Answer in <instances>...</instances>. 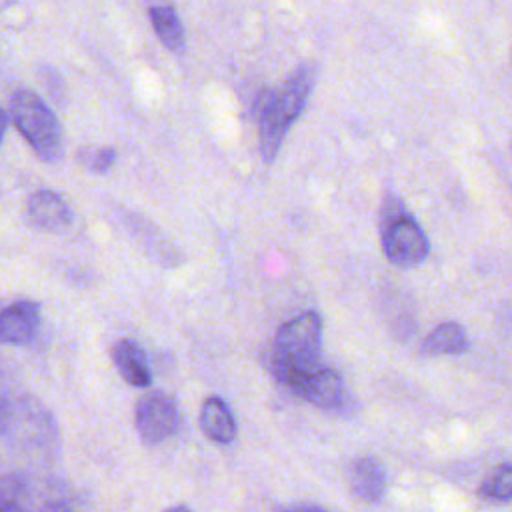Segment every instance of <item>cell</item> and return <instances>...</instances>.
I'll list each match as a JSON object with an SVG mask.
<instances>
[{"instance_id": "obj_1", "label": "cell", "mask_w": 512, "mask_h": 512, "mask_svg": "<svg viewBox=\"0 0 512 512\" xmlns=\"http://www.w3.org/2000/svg\"><path fill=\"white\" fill-rule=\"evenodd\" d=\"M316 82V64L304 62L294 68L276 88H266L254 104L258 144L264 162H272L286 138V132L304 110Z\"/></svg>"}, {"instance_id": "obj_2", "label": "cell", "mask_w": 512, "mask_h": 512, "mask_svg": "<svg viewBox=\"0 0 512 512\" xmlns=\"http://www.w3.org/2000/svg\"><path fill=\"white\" fill-rule=\"evenodd\" d=\"M322 318L306 310L284 322L272 340L270 368L280 384L292 390L302 378L322 366Z\"/></svg>"}, {"instance_id": "obj_3", "label": "cell", "mask_w": 512, "mask_h": 512, "mask_svg": "<svg viewBox=\"0 0 512 512\" xmlns=\"http://www.w3.org/2000/svg\"><path fill=\"white\" fill-rule=\"evenodd\" d=\"M10 118L42 160L62 158V128L42 96L30 88L16 90L10 98Z\"/></svg>"}, {"instance_id": "obj_4", "label": "cell", "mask_w": 512, "mask_h": 512, "mask_svg": "<svg viewBox=\"0 0 512 512\" xmlns=\"http://www.w3.org/2000/svg\"><path fill=\"white\" fill-rule=\"evenodd\" d=\"M382 250L388 262L398 268L418 266L430 250L420 224L392 198L382 210Z\"/></svg>"}, {"instance_id": "obj_5", "label": "cell", "mask_w": 512, "mask_h": 512, "mask_svg": "<svg viewBox=\"0 0 512 512\" xmlns=\"http://www.w3.org/2000/svg\"><path fill=\"white\" fill-rule=\"evenodd\" d=\"M134 426L146 444H160L180 428L176 400L160 390L144 394L134 408Z\"/></svg>"}, {"instance_id": "obj_6", "label": "cell", "mask_w": 512, "mask_h": 512, "mask_svg": "<svg viewBox=\"0 0 512 512\" xmlns=\"http://www.w3.org/2000/svg\"><path fill=\"white\" fill-rule=\"evenodd\" d=\"M290 392L322 410H340L348 400L340 372L324 364L302 378Z\"/></svg>"}, {"instance_id": "obj_7", "label": "cell", "mask_w": 512, "mask_h": 512, "mask_svg": "<svg viewBox=\"0 0 512 512\" xmlns=\"http://www.w3.org/2000/svg\"><path fill=\"white\" fill-rule=\"evenodd\" d=\"M40 326V306L32 300H18L0 310V344H28Z\"/></svg>"}, {"instance_id": "obj_8", "label": "cell", "mask_w": 512, "mask_h": 512, "mask_svg": "<svg viewBox=\"0 0 512 512\" xmlns=\"http://www.w3.org/2000/svg\"><path fill=\"white\" fill-rule=\"evenodd\" d=\"M28 220L44 232L66 230L72 222L68 202L54 190H36L26 202Z\"/></svg>"}, {"instance_id": "obj_9", "label": "cell", "mask_w": 512, "mask_h": 512, "mask_svg": "<svg viewBox=\"0 0 512 512\" xmlns=\"http://www.w3.org/2000/svg\"><path fill=\"white\" fill-rule=\"evenodd\" d=\"M348 482L354 492L364 502H378L386 492V474L382 464L372 456L356 458L348 470Z\"/></svg>"}, {"instance_id": "obj_10", "label": "cell", "mask_w": 512, "mask_h": 512, "mask_svg": "<svg viewBox=\"0 0 512 512\" xmlns=\"http://www.w3.org/2000/svg\"><path fill=\"white\" fill-rule=\"evenodd\" d=\"M112 360L118 370V374L130 384L144 388L152 382L148 358L140 344H136L130 338H122L112 346Z\"/></svg>"}, {"instance_id": "obj_11", "label": "cell", "mask_w": 512, "mask_h": 512, "mask_svg": "<svg viewBox=\"0 0 512 512\" xmlns=\"http://www.w3.org/2000/svg\"><path fill=\"white\" fill-rule=\"evenodd\" d=\"M202 432L218 444H228L236 436V420L230 406L220 396H208L200 408Z\"/></svg>"}, {"instance_id": "obj_12", "label": "cell", "mask_w": 512, "mask_h": 512, "mask_svg": "<svg viewBox=\"0 0 512 512\" xmlns=\"http://www.w3.org/2000/svg\"><path fill=\"white\" fill-rule=\"evenodd\" d=\"M468 348V334L462 324L446 320L438 324L420 344L422 354L442 356V354H462Z\"/></svg>"}, {"instance_id": "obj_13", "label": "cell", "mask_w": 512, "mask_h": 512, "mask_svg": "<svg viewBox=\"0 0 512 512\" xmlns=\"http://www.w3.org/2000/svg\"><path fill=\"white\" fill-rule=\"evenodd\" d=\"M148 18L150 24L158 36V40L170 48L178 50L184 46L186 36H184V26L180 22V16L172 4H154L148 8Z\"/></svg>"}, {"instance_id": "obj_14", "label": "cell", "mask_w": 512, "mask_h": 512, "mask_svg": "<svg viewBox=\"0 0 512 512\" xmlns=\"http://www.w3.org/2000/svg\"><path fill=\"white\" fill-rule=\"evenodd\" d=\"M478 494L486 500L508 502L512 500V462L496 466L480 484Z\"/></svg>"}, {"instance_id": "obj_15", "label": "cell", "mask_w": 512, "mask_h": 512, "mask_svg": "<svg viewBox=\"0 0 512 512\" xmlns=\"http://www.w3.org/2000/svg\"><path fill=\"white\" fill-rule=\"evenodd\" d=\"M78 162L88 168L90 172L104 174L108 172L116 162V150L112 146H98V148H80L78 150Z\"/></svg>"}, {"instance_id": "obj_16", "label": "cell", "mask_w": 512, "mask_h": 512, "mask_svg": "<svg viewBox=\"0 0 512 512\" xmlns=\"http://www.w3.org/2000/svg\"><path fill=\"white\" fill-rule=\"evenodd\" d=\"M14 412H16L14 392H12L8 374L0 368V434L10 426Z\"/></svg>"}, {"instance_id": "obj_17", "label": "cell", "mask_w": 512, "mask_h": 512, "mask_svg": "<svg viewBox=\"0 0 512 512\" xmlns=\"http://www.w3.org/2000/svg\"><path fill=\"white\" fill-rule=\"evenodd\" d=\"M282 512H326V510L316 504H294V506L284 508Z\"/></svg>"}, {"instance_id": "obj_18", "label": "cell", "mask_w": 512, "mask_h": 512, "mask_svg": "<svg viewBox=\"0 0 512 512\" xmlns=\"http://www.w3.org/2000/svg\"><path fill=\"white\" fill-rule=\"evenodd\" d=\"M6 126H8V114L4 108H0V144H2V138L6 132Z\"/></svg>"}, {"instance_id": "obj_19", "label": "cell", "mask_w": 512, "mask_h": 512, "mask_svg": "<svg viewBox=\"0 0 512 512\" xmlns=\"http://www.w3.org/2000/svg\"><path fill=\"white\" fill-rule=\"evenodd\" d=\"M0 512H26L14 504H0Z\"/></svg>"}, {"instance_id": "obj_20", "label": "cell", "mask_w": 512, "mask_h": 512, "mask_svg": "<svg viewBox=\"0 0 512 512\" xmlns=\"http://www.w3.org/2000/svg\"><path fill=\"white\" fill-rule=\"evenodd\" d=\"M46 512H74V510H70L68 506H62V504H56V506H50Z\"/></svg>"}, {"instance_id": "obj_21", "label": "cell", "mask_w": 512, "mask_h": 512, "mask_svg": "<svg viewBox=\"0 0 512 512\" xmlns=\"http://www.w3.org/2000/svg\"><path fill=\"white\" fill-rule=\"evenodd\" d=\"M164 512H192V510L188 506H184V504H178V506H172V508H168Z\"/></svg>"}]
</instances>
